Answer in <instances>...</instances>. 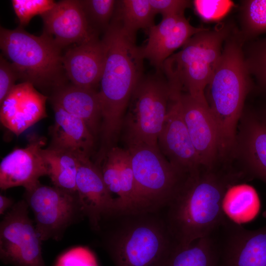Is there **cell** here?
<instances>
[{
	"instance_id": "16",
	"label": "cell",
	"mask_w": 266,
	"mask_h": 266,
	"mask_svg": "<svg viewBox=\"0 0 266 266\" xmlns=\"http://www.w3.org/2000/svg\"><path fill=\"white\" fill-rule=\"evenodd\" d=\"M76 189L81 211L93 228L99 230L101 220L117 210V205L99 167L90 158H82L79 162Z\"/></svg>"
},
{
	"instance_id": "33",
	"label": "cell",
	"mask_w": 266,
	"mask_h": 266,
	"mask_svg": "<svg viewBox=\"0 0 266 266\" xmlns=\"http://www.w3.org/2000/svg\"><path fill=\"white\" fill-rule=\"evenodd\" d=\"M55 266H98L96 259L88 248H72L58 258Z\"/></svg>"
},
{
	"instance_id": "3",
	"label": "cell",
	"mask_w": 266,
	"mask_h": 266,
	"mask_svg": "<svg viewBox=\"0 0 266 266\" xmlns=\"http://www.w3.org/2000/svg\"><path fill=\"white\" fill-rule=\"evenodd\" d=\"M244 45L238 30L234 28L224 43L220 59L205 92L217 126L219 153L222 156L229 154L236 146L237 124L252 89Z\"/></svg>"
},
{
	"instance_id": "22",
	"label": "cell",
	"mask_w": 266,
	"mask_h": 266,
	"mask_svg": "<svg viewBox=\"0 0 266 266\" xmlns=\"http://www.w3.org/2000/svg\"><path fill=\"white\" fill-rule=\"evenodd\" d=\"M50 100L52 104L82 120L96 139L100 135L102 115L97 90L66 83L56 89Z\"/></svg>"
},
{
	"instance_id": "2",
	"label": "cell",
	"mask_w": 266,
	"mask_h": 266,
	"mask_svg": "<svg viewBox=\"0 0 266 266\" xmlns=\"http://www.w3.org/2000/svg\"><path fill=\"white\" fill-rule=\"evenodd\" d=\"M201 167L187 175L178 191L161 209L176 244L187 245L212 233L227 218L224 200L234 175Z\"/></svg>"
},
{
	"instance_id": "27",
	"label": "cell",
	"mask_w": 266,
	"mask_h": 266,
	"mask_svg": "<svg viewBox=\"0 0 266 266\" xmlns=\"http://www.w3.org/2000/svg\"><path fill=\"white\" fill-rule=\"evenodd\" d=\"M260 201L254 188L245 184H234L227 190L224 200L227 216L234 220H250L258 212Z\"/></svg>"
},
{
	"instance_id": "23",
	"label": "cell",
	"mask_w": 266,
	"mask_h": 266,
	"mask_svg": "<svg viewBox=\"0 0 266 266\" xmlns=\"http://www.w3.org/2000/svg\"><path fill=\"white\" fill-rule=\"evenodd\" d=\"M239 140L248 170L266 183V125L257 113L246 116Z\"/></svg>"
},
{
	"instance_id": "20",
	"label": "cell",
	"mask_w": 266,
	"mask_h": 266,
	"mask_svg": "<svg viewBox=\"0 0 266 266\" xmlns=\"http://www.w3.org/2000/svg\"><path fill=\"white\" fill-rule=\"evenodd\" d=\"M104 60V47L99 37L68 48L62 57L68 80L76 86L95 90L99 85Z\"/></svg>"
},
{
	"instance_id": "26",
	"label": "cell",
	"mask_w": 266,
	"mask_h": 266,
	"mask_svg": "<svg viewBox=\"0 0 266 266\" xmlns=\"http://www.w3.org/2000/svg\"><path fill=\"white\" fill-rule=\"evenodd\" d=\"M124 30L132 37L140 29H149L154 25L155 14L149 0H117L114 13Z\"/></svg>"
},
{
	"instance_id": "19",
	"label": "cell",
	"mask_w": 266,
	"mask_h": 266,
	"mask_svg": "<svg viewBox=\"0 0 266 266\" xmlns=\"http://www.w3.org/2000/svg\"><path fill=\"white\" fill-rule=\"evenodd\" d=\"M205 29L192 26L184 15L163 18L159 24L147 30V42L141 47L143 57L157 70L161 71L163 63L174 51Z\"/></svg>"
},
{
	"instance_id": "29",
	"label": "cell",
	"mask_w": 266,
	"mask_h": 266,
	"mask_svg": "<svg viewBox=\"0 0 266 266\" xmlns=\"http://www.w3.org/2000/svg\"><path fill=\"white\" fill-rule=\"evenodd\" d=\"M87 23L91 30L98 35L109 27L114 15L117 0H79Z\"/></svg>"
},
{
	"instance_id": "21",
	"label": "cell",
	"mask_w": 266,
	"mask_h": 266,
	"mask_svg": "<svg viewBox=\"0 0 266 266\" xmlns=\"http://www.w3.org/2000/svg\"><path fill=\"white\" fill-rule=\"evenodd\" d=\"M54 123L50 129L49 147L71 153L79 158H90L96 138L84 122L60 106L52 104Z\"/></svg>"
},
{
	"instance_id": "11",
	"label": "cell",
	"mask_w": 266,
	"mask_h": 266,
	"mask_svg": "<svg viewBox=\"0 0 266 266\" xmlns=\"http://www.w3.org/2000/svg\"><path fill=\"white\" fill-rule=\"evenodd\" d=\"M215 233L219 266H266V225L249 230L227 217Z\"/></svg>"
},
{
	"instance_id": "18",
	"label": "cell",
	"mask_w": 266,
	"mask_h": 266,
	"mask_svg": "<svg viewBox=\"0 0 266 266\" xmlns=\"http://www.w3.org/2000/svg\"><path fill=\"white\" fill-rule=\"evenodd\" d=\"M41 17L43 33L52 37L62 49L99 37L90 28L79 0L56 2L53 8Z\"/></svg>"
},
{
	"instance_id": "36",
	"label": "cell",
	"mask_w": 266,
	"mask_h": 266,
	"mask_svg": "<svg viewBox=\"0 0 266 266\" xmlns=\"http://www.w3.org/2000/svg\"><path fill=\"white\" fill-rule=\"evenodd\" d=\"M13 200L2 195H0V214H3L8 209L13 205Z\"/></svg>"
},
{
	"instance_id": "9",
	"label": "cell",
	"mask_w": 266,
	"mask_h": 266,
	"mask_svg": "<svg viewBox=\"0 0 266 266\" xmlns=\"http://www.w3.org/2000/svg\"><path fill=\"white\" fill-rule=\"evenodd\" d=\"M26 200L13 204L0 225V254L15 266H45L41 240L28 214Z\"/></svg>"
},
{
	"instance_id": "8",
	"label": "cell",
	"mask_w": 266,
	"mask_h": 266,
	"mask_svg": "<svg viewBox=\"0 0 266 266\" xmlns=\"http://www.w3.org/2000/svg\"><path fill=\"white\" fill-rule=\"evenodd\" d=\"M169 99L166 81L157 76L142 77L133 93L124 120L126 144L158 146Z\"/></svg>"
},
{
	"instance_id": "6",
	"label": "cell",
	"mask_w": 266,
	"mask_h": 266,
	"mask_svg": "<svg viewBox=\"0 0 266 266\" xmlns=\"http://www.w3.org/2000/svg\"><path fill=\"white\" fill-rule=\"evenodd\" d=\"M0 47L21 82L51 94L67 83L63 49L47 34L37 36L19 26L13 30L0 27Z\"/></svg>"
},
{
	"instance_id": "7",
	"label": "cell",
	"mask_w": 266,
	"mask_h": 266,
	"mask_svg": "<svg viewBox=\"0 0 266 266\" xmlns=\"http://www.w3.org/2000/svg\"><path fill=\"white\" fill-rule=\"evenodd\" d=\"M138 196L145 208L161 210L174 198L187 175L172 165L158 146L127 144Z\"/></svg>"
},
{
	"instance_id": "28",
	"label": "cell",
	"mask_w": 266,
	"mask_h": 266,
	"mask_svg": "<svg viewBox=\"0 0 266 266\" xmlns=\"http://www.w3.org/2000/svg\"><path fill=\"white\" fill-rule=\"evenodd\" d=\"M238 30L245 44L266 33V0L241 1Z\"/></svg>"
},
{
	"instance_id": "12",
	"label": "cell",
	"mask_w": 266,
	"mask_h": 266,
	"mask_svg": "<svg viewBox=\"0 0 266 266\" xmlns=\"http://www.w3.org/2000/svg\"><path fill=\"white\" fill-rule=\"evenodd\" d=\"M182 93L171 94L158 145L164 156L185 175L200 169L199 158L184 121L180 99Z\"/></svg>"
},
{
	"instance_id": "30",
	"label": "cell",
	"mask_w": 266,
	"mask_h": 266,
	"mask_svg": "<svg viewBox=\"0 0 266 266\" xmlns=\"http://www.w3.org/2000/svg\"><path fill=\"white\" fill-rule=\"evenodd\" d=\"M247 45L243 52L248 71L266 93V37L250 41Z\"/></svg>"
},
{
	"instance_id": "17",
	"label": "cell",
	"mask_w": 266,
	"mask_h": 266,
	"mask_svg": "<svg viewBox=\"0 0 266 266\" xmlns=\"http://www.w3.org/2000/svg\"><path fill=\"white\" fill-rule=\"evenodd\" d=\"M47 99L30 83L15 85L0 103L1 123L18 136L47 116Z\"/></svg>"
},
{
	"instance_id": "1",
	"label": "cell",
	"mask_w": 266,
	"mask_h": 266,
	"mask_svg": "<svg viewBox=\"0 0 266 266\" xmlns=\"http://www.w3.org/2000/svg\"><path fill=\"white\" fill-rule=\"evenodd\" d=\"M101 39L104 60L98 91L102 115L100 149L105 151L117 145L132 95L143 76L144 59L136 38L114 16Z\"/></svg>"
},
{
	"instance_id": "13",
	"label": "cell",
	"mask_w": 266,
	"mask_h": 266,
	"mask_svg": "<svg viewBox=\"0 0 266 266\" xmlns=\"http://www.w3.org/2000/svg\"><path fill=\"white\" fill-rule=\"evenodd\" d=\"M46 143L45 137L33 134L23 148L14 149L0 164V188L2 190L17 186L25 190L39 182L40 177L48 175V168L42 150Z\"/></svg>"
},
{
	"instance_id": "25",
	"label": "cell",
	"mask_w": 266,
	"mask_h": 266,
	"mask_svg": "<svg viewBox=\"0 0 266 266\" xmlns=\"http://www.w3.org/2000/svg\"><path fill=\"white\" fill-rule=\"evenodd\" d=\"M42 153L48 168V176L54 186L76 194V179L82 158L61 150L48 147Z\"/></svg>"
},
{
	"instance_id": "34",
	"label": "cell",
	"mask_w": 266,
	"mask_h": 266,
	"mask_svg": "<svg viewBox=\"0 0 266 266\" xmlns=\"http://www.w3.org/2000/svg\"><path fill=\"white\" fill-rule=\"evenodd\" d=\"M155 15L161 14L163 18L184 15L185 10L193 4L187 0H149Z\"/></svg>"
},
{
	"instance_id": "32",
	"label": "cell",
	"mask_w": 266,
	"mask_h": 266,
	"mask_svg": "<svg viewBox=\"0 0 266 266\" xmlns=\"http://www.w3.org/2000/svg\"><path fill=\"white\" fill-rule=\"evenodd\" d=\"M197 13L207 21H217L227 14L233 6L231 0H195L192 1Z\"/></svg>"
},
{
	"instance_id": "37",
	"label": "cell",
	"mask_w": 266,
	"mask_h": 266,
	"mask_svg": "<svg viewBox=\"0 0 266 266\" xmlns=\"http://www.w3.org/2000/svg\"><path fill=\"white\" fill-rule=\"evenodd\" d=\"M259 118L266 125V105L262 109L260 113H257Z\"/></svg>"
},
{
	"instance_id": "5",
	"label": "cell",
	"mask_w": 266,
	"mask_h": 266,
	"mask_svg": "<svg viewBox=\"0 0 266 266\" xmlns=\"http://www.w3.org/2000/svg\"><path fill=\"white\" fill-rule=\"evenodd\" d=\"M234 27L221 23L212 29L192 36L163 64L170 93L188 94L198 101L207 102L205 90L220 59L224 43Z\"/></svg>"
},
{
	"instance_id": "14",
	"label": "cell",
	"mask_w": 266,
	"mask_h": 266,
	"mask_svg": "<svg viewBox=\"0 0 266 266\" xmlns=\"http://www.w3.org/2000/svg\"><path fill=\"white\" fill-rule=\"evenodd\" d=\"M96 164L107 189L112 195H116L117 210H147L137 193L127 148L112 147L97 159Z\"/></svg>"
},
{
	"instance_id": "35",
	"label": "cell",
	"mask_w": 266,
	"mask_h": 266,
	"mask_svg": "<svg viewBox=\"0 0 266 266\" xmlns=\"http://www.w3.org/2000/svg\"><path fill=\"white\" fill-rule=\"evenodd\" d=\"M18 79L17 72L12 64L1 54L0 57V103L15 86Z\"/></svg>"
},
{
	"instance_id": "15",
	"label": "cell",
	"mask_w": 266,
	"mask_h": 266,
	"mask_svg": "<svg viewBox=\"0 0 266 266\" xmlns=\"http://www.w3.org/2000/svg\"><path fill=\"white\" fill-rule=\"evenodd\" d=\"M180 99L183 118L200 165L212 168L219 154V135L208 105L187 93H182Z\"/></svg>"
},
{
	"instance_id": "24",
	"label": "cell",
	"mask_w": 266,
	"mask_h": 266,
	"mask_svg": "<svg viewBox=\"0 0 266 266\" xmlns=\"http://www.w3.org/2000/svg\"><path fill=\"white\" fill-rule=\"evenodd\" d=\"M214 233L189 244H176L161 266H219V253Z\"/></svg>"
},
{
	"instance_id": "10",
	"label": "cell",
	"mask_w": 266,
	"mask_h": 266,
	"mask_svg": "<svg viewBox=\"0 0 266 266\" xmlns=\"http://www.w3.org/2000/svg\"><path fill=\"white\" fill-rule=\"evenodd\" d=\"M26 201L32 210L41 240L57 238L81 209L77 194L39 182L26 190Z\"/></svg>"
},
{
	"instance_id": "4",
	"label": "cell",
	"mask_w": 266,
	"mask_h": 266,
	"mask_svg": "<svg viewBox=\"0 0 266 266\" xmlns=\"http://www.w3.org/2000/svg\"><path fill=\"white\" fill-rule=\"evenodd\" d=\"M106 248L115 266H161L176 245L160 210H117Z\"/></svg>"
},
{
	"instance_id": "31",
	"label": "cell",
	"mask_w": 266,
	"mask_h": 266,
	"mask_svg": "<svg viewBox=\"0 0 266 266\" xmlns=\"http://www.w3.org/2000/svg\"><path fill=\"white\" fill-rule=\"evenodd\" d=\"M52 0H12V5L18 18L19 26L24 27L35 16L41 15L55 5Z\"/></svg>"
}]
</instances>
